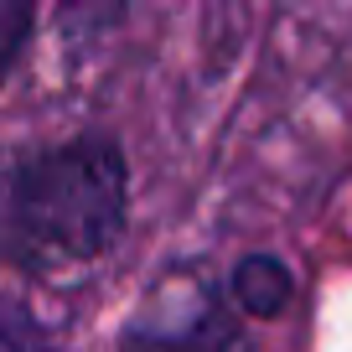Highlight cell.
Masks as SVG:
<instances>
[{
  "mask_svg": "<svg viewBox=\"0 0 352 352\" xmlns=\"http://www.w3.org/2000/svg\"><path fill=\"white\" fill-rule=\"evenodd\" d=\"M135 166L114 130L83 124L16 145L6 161L0 243L21 280H52L109 259L130 233Z\"/></svg>",
  "mask_w": 352,
  "mask_h": 352,
  "instance_id": "obj_1",
  "label": "cell"
},
{
  "mask_svg": "<svg viewBox=\"0 0 352 352\" xmlns=\"http://www.w3.org/2000/svg\"><path fill=\"white\" fill-rule=\"evenodd\" d=\"M120 352H249L239 306L223 280H197L187 300H161L120 331Z\"/></svg>",
  "mask_w": 352,
  "mask_h": 352,
  "instance_id": "obj_2",
  "label": "cell"
},
{
  "mask_svg": "<svg viewBox=\"0 0 352 352\" xmlns=\"http://www.w3.org/2000/svg\"><path fill=\"white\" fill-rule=\"evenodd\" d=\"M228 300L239 306L243 321H280L290 306H296V270L280 259L275 249H249L228 264Z\"/></svg>",
  "mask_w": 352,
  "mask_h": 352,
  "instance_id": "obj_3",
  "label": "cell"
},
{
  "mask_svg": "<svg viewBox=\"0 0 352 352\" xmlns=\"http://www.w3.org/2000/svg\"><path fill=\"white\" fill-rule=\"evenodd\" d=\"M140 0H52V32H57V52L67 67L88 63L94 52L114 42L130 26Z\"/></svg>",
  "mask_w": 352,
  "mask_h": 352,
  "instance_id": "obj_4",
  "label": "cell"
},
{
  "mask_svg": "<svg viewBox=\"0 0 352 352\" xmlns=\"http://www.w3.org/2000/svg\"><path fill=\"white\" fill-rule=\"evenodd\" d=\"M36 21H42V0H0V78L6 83L21 73L36 42Z\"/></svg>",
  "mask_w": 352,
  "mask_h": 352,
  "instance_id": "obj_5",
  "label": "cell"
}]
</instances>
